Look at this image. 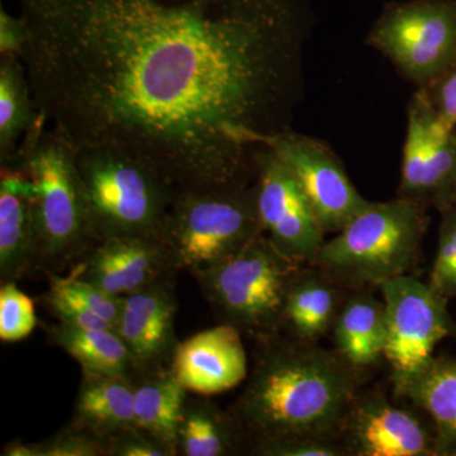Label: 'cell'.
Instances as JSON below:
<instances>
[{
  "label": "cell",
  "mask_w": 456,
  "mask_h": 456,
  "mask_svg": "<svg viewBox=\"0 0 456 456\" xmlns=\"http://www.w3.org/2000/svg\"><path fill=\"white\" fill-rule=\"evenodd\" d=\"M23 66L74 146L136 156L178 191L254 184L301 101L307 0H20Z\"/></svg>",
  "instance_id": "cell-1"
},
{
  "label": "cell",
  "mask_w": 456,
  "mask_h": 456,
  "mask_svg": "<svg viewBox=\"0 0 456 456\" xmlns=\"http://www.w3.org/2000/svg\"><path fill=\"white\" fill-rule=\"evenodd\" d=\"M360 370L316 342H273L255 365L232 416L255 443L340 437L360 395Z\"/></svg>",
  "instance_id": "cell-2"
},
{
  "label": "cell",
  "mask_w": 456,
  "mask_h": 456,
  "mask_svg": "<svg viewBox=\"0 0 456 456\" xmlns=\"http://www.w3.org/2000/svg\"><path fill=\"white\" fill-rule=\"evenodd\" d=\"M41 122L2 167L20 170L31 182L36 244L33 269L56 273L79 263L95 245L73 143Z\"/></svg>",
  "instance_id": "cell-3"
},
{
  "label": "cell",
  "mask_w": 456,
  "mask_h": 456,
  "mask_svg": "<svg viewBox=\"0 0 456 456\" xmlns=\"http://www.w3.org/2000/svg\"><path fill=\"white\" fill-rule=\"evenodd\" d=\"M95 244L116 237L160 239L178 189L145 161L108 146H74Z\"/></svg>",
  "instance_id": "cell-4"
},
{
  "label": "cell",
  "mask_w": 456,
  "mask_h": 456,
  "mask_svg": "<svg viewBox=\"0 0 456 456\" xmlns=\"http://www.w3.org/2000/svg\"><path fill=\"white\" fill-rule=\"evenodd\" d=\"M426 211L402 197L369 202L325 241L312 266L347 287H379L408 274L421 253L428 224Z\"/></svg>",
  "instance_id": "cell-5"
},
{
  "label": "cell",
  "mask_w": 456,
  "mask_h": 456,
  "mask_svg": "<svg viewBox=\"0 0 456 456\" xmlns=\"http://www.w3.org/2000/svg\"><path fill=\"white\" fill-rule=\"evenodd\" d=\"M302 266L284 256L263 232L196 279L224 323L269 340L281 329L288 292Z\"/></svg>",
  "instance_id": "cell-6"
},
{
  "label": "cell",
  "mask_w": 456,
  "mask_h": 456,
  "mask_svg": "<svg viewBox=\"0 0 456 456\" xmlns=\"http://www.w3.org/2000/svg\"><path fill=\"white\" fill-rule=\"evenodd\" d=\"M263 233L253 185L178 191L160 240L176 270L196 277Z\"/></svg>",
  "instance_id": "cell-7"
},
{
  "label": "cell",
  "mask_w": 456,
  "mask_h": 456,
  "mask_svg": "<svg viewBox=\"0 0 456 456\" xmlns=\"http://www.w3.org/2000/svg\"><path fill=\"white\" fill-rule=\"evenodd\" d=\"M368 42L424 88L456 62V2L393 3L375 22Z\"/></svg>",
  "instance_id": "cell-8"
},
{
  "label": "cell",
  "mask_w": 456,
  "mask_h": 456,
  "mask_svg": "<svg viewBox=\"0 0 456 456\" xmlns=\"http://www.w3.org/2000/svg\"><path fill=\"white\" fill-rule=\"evenodd\" d=\"M386 311L384 359L392 378L412 374L434 358L441 341L456 338L448 299L415 275L404 274L380 284Z\"/></svg>",
  "instance_id": "cell-9"
},
{
  "label": "cell",
  "mask_w": 456,
  "mask_h": 456,
  "mask_svg": "<svg viewBox=\"0 0 456 456\" xmlns=\"http://www.w3.org/2000/svg\"><path fill=\"white\" fill-rule=\"evenodd\" d=\"M398 197L440 212L456 202V130L436 116L422 89L408 104Z\"/></svg>",
  "instance_id": "cell-10"
},
{
  "label": "cell",
  "mask_w": 456,
  "mask_h": 456,
  "mask_svg": "<svg viewBox=\"0 0 456 456\" xmlns=\"http://www.w3.org/2000/svg\"><path fill=\"white\" fill-rule=\"evenodd\" d=\"M269 150L290 171L325 233H338L370 200L353 184L329 146L293 130L278 134Z\"/></svg>",
  "instance_id": "cell-11"
},
{
  "label": "cell",
  "mask_w": 456,
  "mask_h": 456,
  "mask_svg": "<svg viewBox=\"0 0 456 456\" xmlns=\"http://www.w3.org/2000/svg\"><path fill=\"white\" fill-rule=\"evenodd\" d=\"M263 232L288 259L314 265L325 235L310 202L284 164L266 151L253 184Z\"/></svg>",
  "instance_id": "cell-12"
},
{
  "label": "cell",
  "mask_w": 456,
  "mask_h": 456,
  "mask_svg": "<svg viewBox=\"0 0 456 456\" xmlns=\"http://www.w3.org/2000/svg\"><path fill=\"white\" fill-rule=\"evenodd\" d=\"M349 455L437 456L434 432L415 413L380 395H359L345 419Z\"/></svg>",
  "instance_id": "cell-13"
},
{
  "label": "cell",
  "mask_w": 456,
  "mask_h": 456,
  "mask_svg": "<svg viewBox=\"0 0 456 456\" xmlns=\"http://www.w3.org/2000/svg\"><path fill=\"white\" fill-rule=\"evenodd\" d=\"M176 272L160 239L116 237L93 246L77 263L74 274L113 296H127Z\"/></svg>",
  "instance_id": "cell-14"
},
{
  "label": "cell",
  "mask_w": 456,
  "mask_h": 456,
  "mask_svg": "<svg viewBox=\"0 0 456 456\" xmlns=\"http://www.w3.org/2000/svg\"><path fill=\"white\" fill-rule=\"evenodd\" d=\"M178 302L173 277L123 296L117 334L130 351L137 375L171 362L179 342L175 338Z\"/></svg>",
  "instance_id": "cell-15"
},
{
  "label": "cell",
  "mask_w": 456,
  "mask_h": 456,
  "mask_svg": "<svg viewBox=\"0 0 456 456\" xmlns=\"http://www.w3.org/2000/svg\"><path fill=\"white\" fill-rule=\"evenodd\" d=\"M170 369L188 392L200 395L235 388L248 377L241 332L230 323L198 332L179 342Z\"/></svg>",
  "instance_id": "cell-16"
},
{
  "label": "cell",
  "mask_w": 456,
  "mask_h": 456,
  "mask_svg": "<svg viewBox=\"0 0 456 456\" xmlns=\"http://www.w3.org/2000/svg\"><path fill=\"white\" fill-rule=\"evenodd\" d=\"M36 224L31 182L13 167L0 176V279L18 281L33 269Z\"/></svg>",
  "instance_id": "cell-17"
},
{
  "label": "cell",
  "mask_w": 456,
  "mask_h": 456,
  "mask_svg": "<svg viewBox=\"0 0 456 456\" xmlns=\"http://www.w3.org/2000/svg\"><path fill=\"white\" fill-rule=\"evenodd\" d=\"M395 393L430 417L436 452H456V360L432 358L428 364L403 377L392 378Z\"/></svg>",
  "instance_id": "cell-18"
},
{
  "label": "cell",
  "mask_w": 456,
  "mask_h": 456,
  "mask_svg": "<svg viewBox=\"0 0 456 456\" xmlns=\"http://www.w3.org/2000/svg\"><path fill=\"white\" fill-rule=\"evenodd\" d=\"M134 384L136 428L163 444L171 456L178 455L179 425L187 389L170 367L136 375Z\"/></svg>",
  "instance_id": "cell-19"
},
{
  "label": "cell",
  "mask_w": 456,
  "mask_h": 456,
  "mask_svg": "<svg viewBox=\"0 0 456 456\" xmlns=\"http://www.w3.org/2000/svg\"><path fill=\"white\" fill-rule=\"evenodd\" d=\"M74 422L106 439L137 428L134 379L83 374Z\"/></svg>",
  "instance_id": "cell-20"
},
{
  "label": "cell",
  "mask_w": 456,
  "mask_h": 456,
  "mask_svg": "<svg viewBox=\"0 0 456 456\" xmlns=\"http://www.w3.org/2000/svg\"><path fill=\"white\" fill-rule=\"evenodd\" d=\"M335 350L354 368L371 367L384 358L387 329L384 303L358 293L341 305L332 325Z\"/></svg>",
  "instance_id": "cell-21"
},
{
  "label": "cell",
  "mask_w": 456,
  "mask_h": 456,
  "mask_svg": "<svg viewBox=\"0 0 456 456\" xmlns=\"http://www.w3.org/2000/svg\"><path fill=\"white\" fill-rule=\"evenodd\" d=\"M314 269L298 270L285 301L281 329L294 340L317 342L332 329L341 307L338 284L316 266Z\"/></svg>",
  "instance_id": "cell-22"
},
{
  "label": "cell",
  "mask_w": 456,
  "mask_h": 456,
  "mask_svg": "<svg viewBox=\"0 0 456 456\" xmlns=\"http://www.w3.org/2000/svg\"><path fill=\"white\" fill-rule=\"evenodd\" d=\"M47 338L79 362L83 374L136 378L134 358L114 329H82L59 322L47 329Z\"/></svg>",
  "instance_id": "cell-23"
},
{
  "label": "cell",
  "mask_w": 456,
  "mask_h": 456,
  "mask_svg": "<svg viewBox=\"0 0 456 456\" xmlns=\"http://www.w3.org/2000/svg\"><path fill=\"white\" fill-rule=\"evenodd\" d=\"M41 119L22 60L0 55V165L13 160L22 141Z\"/></svg>",
  "instance_id": "cell-24"
},
{
  "label": "cell",
  "mask_w": 456,
  "mask_h": 456,
  "mask_svg": "<svg viewBox=\"0 0 456 456\" xmlns=\"http://www.w3.org/2000/svg\"><path fill=\"white\" fill-rule=\"evenodd\" d=\"M244 431L232 413L207 401L185 402L178 432L179 454L227 456L239 452Z\"/></svg>",
  "instance_id": "cell-25"
},
{
  "label": "cell",
  "mask_w": 456,
  "mask_h": 456,
  "mask_svg": "<svg viewBox=\"0 0 456 456\" xmlns=\"http://www.w3.org/2000/svg\"><path fill=\"white\" fill-rule=\"evenodd\" d=\"M50 294L64 298L92 312L95 316L107 321L116 329L121 316L123 297L113 296L74 273L61 277L57 273H49Z\"/></svg>",
  "instance_id": "cell-26"
},
{
  "label": "cell",
  "mask_w": 456,
  "mask_h": 456,
  "mask_svg": "<svg viewBox=\"0 0 456 456\" xmlns=\"http://www.w3.org/2000/svg\"><path fill=\"white\" fill-rule=\"evenodd\" d=\"M441 213L439 244L428 284L445 299H456V202Z\"/></svg>",
  "instance_id": "cell-27"
},
{
  "label": "cell",
  "mask_w": 456,
  "mask_h": 456,
  "mask_svg": "<svg viewBox=\"0 0 456 456\" xmlns=\"http://www.w3.org/2000/svg\"><path fill=\"white\" fill-rule=\"evenodd\" d=\"M37 325L33 301L17 287L2 281L0 287V340L17 342L28 338Z\"/></svg>",
  "instance_id": "cell-28"
},
{
  "label": "cell",
  "mask_w": 456,
  "mask_h": 456,
  "mask_svg": "<svg viewBox=\"0 0 456 456\" xmlns=\"http://www.w3.org/2000/svg\"><path fill=\"white\" fill-rule=\"evenodd\" d=\"M36 449L37 456H104L108 455V439L73 422L36 444Z\"/></svg>",
  "instance_id": "cell-29"
},
{
  "label": "cell",
  "mask_w": 456,
  "mask_h": 456,
  "mask_svg": "<svg viewBox=\"0 0 456 456\" xmlns=\"http://www.w3.org/2000/svg\"><path fill=\"white\" fill-rule=\"evenodd\" d=\"M253 454L260 456H345L349 455L340 437L296 436L255 443Z\"/></svg>",
  "instance_id": "cell-30"
},
{
  "label": "cell",
  "mask_w": 456,
  "mask_h": 456,
  "mask_svg": "<svg viewBox=\"0 0 456 456\" xmlns=\"http://www.w3.org/2000/svg\"><path fill=\"white\" fill-rule=\"evenodd\" d=\"M421 89L441 121L456 130V62L436 80Z\"/></svg>",
  "instance_id": "cell-31"
},
{
  "label": "cell",
  "mask_w": 456,
  "mask_h": 456,
  "mask_svg": "<svg viewBox=\"0 0 456 456\" xmlns=\"http://www.w3.org/2000/svg\"><path fill=\"white\" fill-rule=\"evenodd\" d=\"M108 456H171L169 450L146 432L134 428L108 439Z\"/></svg>",
  "instance_id": "cell-32"
},
{
  "label": "cell",
  "mask_w": 456,
  "mask_h": 456,
  "mask_svg": "<svg viewBox=\"0 0 456 456\" xmlns=\"http://www.w3.org/2000/svg\"><path fill=\"white\" fill-rule=\"evenodd\" d=\"M26 42V27L22 18L12 17L0 9V55H22Z\"/></svg>",
  "instance_id": "cell-33"
},
{
  "label": "cell",
  "mask_w": 456,
  "mask_h": 456,
  "mask_svg": "<svg viewBox=\"0 0 456 456\" xmlns=\"http://www.w3.org/2000/svg\"><path fill=\"white\" fill-rule=\"evenodd\" d=\"M2 455L5 456H37V449L35 443H22V441H13L8 444L3 450Z\"/></svg>",
  "instance_id": "cell-34"
},
{
  "label": "cell",
  "mask_w": 456,
  "mask_h": 456,
  "mask_svg": "<svg viewBox=\"0 0 456 456\" xmlns=\"http://www.w3.org/2000/svg\"><path fill=\"white\" fill-rule=\"evenodd\" d=\"M452 456H456V452H454V455H452Z\"/></svg>",
  "instance_id": "cell-35"
}]
</instances>
